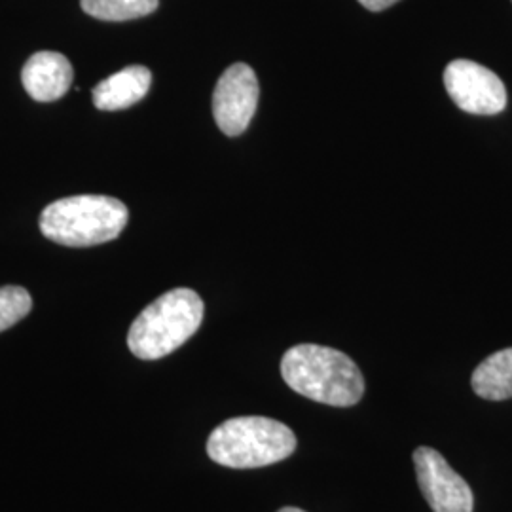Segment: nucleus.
<instances>
[{
    "instance_id": "nucleus-1",
    "label": "nucleus",
    "mask_w": 512,
    "mask_h": 512,
    "mask_svg": "<svg viewBox=\"0 0 512 512\" xmlns=\"http://www.w3.org/2000/svg\"><path fill=\"white\" fill-rule=\"evenodd\" d=\"M281 376L298 395L329 406H353L363 399L365 378L338 349L300 344L281 359Z\"/></svg>"
},
{
    "instance_id": "nucleus-2",
    "label": "nucleus",
    "mask_w": 512,
    "mask_h": 512,
    "mask_svg": "<svg viewBox=\"0 0 512 512\" xmlns=\"http://www.w3.org/2000/svg\"><path fill=\"white\" fill-rule=\"evenodd\" d=\"M203 300L192 289H173L139 313L128 334L129 351L156 361L177 351L202 325Z\"/></svg>"
},
{
    "instance_id": "nucleus-3",
    "label": "nucleus",
    "mask_w": 512,
    "mask_h": 512,
    "mask_svg": "<svg viewBox=\"0 0 512 512\" xmlns=\"http://www.w3.org/2000/svg\"><path fill=\"white\" fill-rule=\"evenodd\" d=\"M296 437L281 421L243 416L222 421L209 435L207 456L230 469H256L293 456Z\"/></svg>"
},
{
    "instance_id": "nucleus-4",
    "label": "nucleus",
    "mask_w": 512,
    "mask_h": 512,
    "mask_svg": "<svg viewBox=\"0 0 512 512\" xmlns=\"http://www.w3.org/2000/svg\"><path fill=\"white\" fill-rule=\"evenodd\" d=\"M128 219L120 200L84 194L50 203L40 215V230L65 247H93L118 238Z\"/></svg>"
},
{
    "instance_id": "nucleus-5",
    "label": "nucleus",
    "mask_w": 512,
    "mask_h": 512,
    "mask_svg": "<svg viewBox=\"0 0 512 512\" xmlns=\"http://www.w3.org/2000/svg\"><path fill=\"white\" fill-rule=\"evenodd\" d=\"M444 86L459 109L469 114L494 116L507 107V90L501 78L475 61H452L444 71Z\"/></svg>"
},
{
    "instance_id": "nucleus-6",
    "label": "nucleus",
    "mask_w": 512,
    "mask_h": 512,
    "mask_svg": "<svg viewBox=\"0 0 512 512\" xmlns=\"http://www.w3.org/2000/svg\"><path fill=\"white\" fill-rule=\"evenodd\" d=\"M414 465L423 497L433 511L473 512V490L437 450L420 446L414 452Z\"/></svg>"
},
{
    "instance_id": "nucleus-7",
    "label": "nucleus",
    "mask_w": 512,
    "mask_h": 512,
    "mask_svg": "<svg viewBox=\"0 0 512 512\" xmlns=\"http://www.w3.org/2000/svg\"><path fill=\"white\" fill-rule=\"evenodd\" d=\"M258 80L249 65L236 63L228 67L213 93V114L222 133L238 137L249 128L258 105Z\"/></svg>"
},
{
    "instance_id": "nucleus-8",
    "label": "nucleus",
    "mask_w": 512,
    "mask_h": 512,
    "mask_svg": "<svg viewBox=\"0 0 512 512\" xmlns=\"http://www.w3.org/2000/svg\"><path fill=\"white\" fill-rule=\"evenodd\" d=\"M73 78L71 61L57 52H37L31 55L21 71L25 92L40 103L61 99L71 90Z\"/></svg>"
},
{
    "instance_id": "nucleus-9",
    "label": "nucleus",
    "mask_w": 512,
    "mask_h": 512,
    "mask_svg": "<svg viewBox=\"0 0 512 512\" xmlns=\"http://www.w3.org/2000/svg\"><path fill=\"white\" fill-rule=\"evenodd\" d=\"M152 84V73L143 65H131L114 73L93 88V105L99 110H124L145 99Z\"/></svg>"
},
{
    "instance_id": "nucleus-10",
    "label": "nucleus",
    "mask_w": 512,
    "mask_h": 512,
    "mask_svg": "<svg viewBox=\"0 0 512 512\" xmlns=\"http://www.w3.org/2000/svg\"><path fill=\"white\" fill-rule=\"evenodd\" d=\"M471 385L486 401L512 399V348L501 349L476 366Z\"/></svg>"
},
{
    "instance_id": "nucleus-11",
    "label": "nucleus",
    "mask_w": 512,
    "mask_h": 512,
    "mask_svg": "<svg viewBox=\"0 0 512 512\" xmlns=\"http://www.w3.org/2000/svg\"><path fill=\"white\" fill-rule=\"evenodd\" d=\"M80 6L101 21H129L154 14L158 0H80Z\"/></svg>"
},
{
    "instance_id": "nucleus-12",
    "label": "nucleus",
    "mask_w": 512,
    "mask_h": 512,
    "mask_svg": "<svg viewBox=\"0 0 512 512\" xmlns=\"http://www.w3.org/2000/svg\"><path fill=\"white\" fill-rule=\"evenodd\" d=\"M33 308V298L23 287L8 285L0 289V332L14 327Z\"/></svg>"
},
{
    "instance_id": "nucleus-13",
    "label": "nucleus",
    "mask_w": 512,
    "mask_h": 512,
    "mask_svg": "<svg viewBox=\"0 0 512 512\" xmlns=\"http://www.w3.org/2000/svg\"><path fill=\"white\" fill-rule=\"evenodd\" d=\"M363 6H365L366 10H372V12H382L385 8H389V6H393L395 2H399V0H359Z\"/></svg>"
},
{
    "instance_id": "nucleus-14",
    "label": "nucleus",
    "mask_w": 512,
    "mask_h": 512,
    "mask_svg": "<svg viewBox=\"0 0 512 512\" xmlns=\"http://www.w3.org/2000/svg\"><path fill=\"white\" fill-rule=\"evenodd\" d=\"M277 512H306L302 511V509H296V507H283V509H279Z\"/></svg>"
}]
</instances>
